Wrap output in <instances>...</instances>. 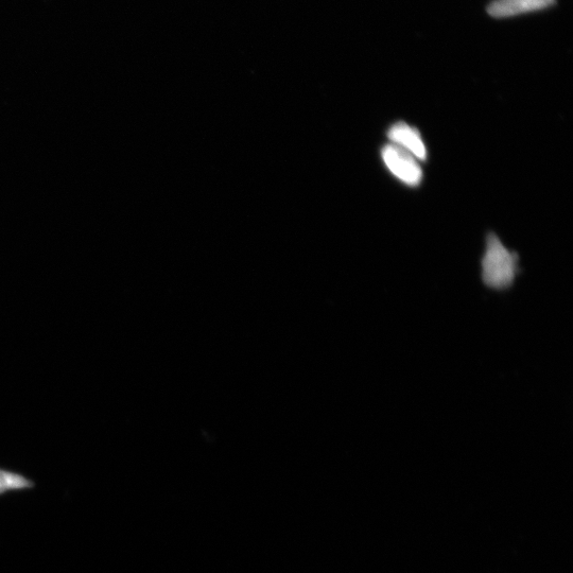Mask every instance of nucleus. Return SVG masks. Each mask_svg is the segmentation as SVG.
<instances>
[{
    "instance_id": "obj_1",
    "label": "nucleus",
    "mask_w": 573,
    "mask_h": 573,
    "mask_svg": "<svg viewBox=\"0 0 573 573\" xmlns=\"http://www.w3.org/2000/svg\"><path fill=\"white\" fill-rule=\"evenodd\" d=\"M517 262L516 255L503 246L496 235L490 234L482 259L483 282L497 290L509 288L515 280Z\"/></svg>"
},
{
    "instance_id": "obj_2",
    "label": "nucleus",
    "mask_w": 573,
    "mask_h": 573,
    "mask_svg": "<svg viewBox=\"0 0 573 573\" xmlns=\"http://www.w3.org/2000/svg\"><path fill=\"white\" fill-rule=\"evenodd\" d=\"M382 161L392 175L409 186H418L423 179V170L409 152L393 144L386 145L381 150Z\"/></svg>"
},
{
    "instance_id": "obj_3",
    "label": "nucleus",
    "mask_w": 573,
    "mask_h": 573,
    "mask_svg": "<svg viewBox=\"0 0 573 573\" xmlns=\"http://www.w3.org/2000/svg\"><path fill=\"white\" fill-rule=\"evenodd\" d=\"M391 144L409 152L418 161L427 159V150L419 130L406 123L394 124L388 131Z\"/></svg>"
},
{
    "instance_id": "obj_4",
    "label": "nucleus",
    "mask_w": 573,
    "mask_h": 573,
    "mask_svg": "<svg viewBox=\"0 0 573 573\" xmlns=\"http://www.w3.org/2000/svg\"><path fill=\"white\" fill-rule=\"evenodd\" d=\"M555 3V0H496L488 8L490 15L501 19L519 14L543 10Z\"/></svg>"
},
{
    "instance_id": "obj_5",
    "label": "nucleus",
    "mask_w": 573,
    "mask_h": 573,
    "mask_svg": "<svg viewBox=\"0 0 573 573\" xmlns=\"http://www.w3.org/2000/svg\"><path fill=\"white\" fill-rule=\"evenodd\" d=\"M32 483L25 477L0 470V494L31 488Z\"/></svg>"
}]
</instances>
